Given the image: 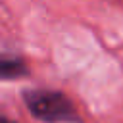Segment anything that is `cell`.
I'll use <instances>...</instances> for the list:
<instances>
[{
  "label": "cell",
  "mask_w": 123,
  "mask_h": 123,
  "mask_svg": "<svg viewBox=\"0 0 123 123\" xmlns=\"http://www.w3.org/2000/svg\"><path fill=\"white\" fill-rule=\"evenodd\" d=\"M29 75V67L25 62L17 56H8L4 54L0 60V77L4 81H13V79H23Z\"/></svg>",
  "instance_id": "obj_2"
},
{
  "label": "cell",
  "mask_w": 123,
  "mask_h": 123,
  "mask_svg": "<svg viewBox=\"0 0 123 123\" xmlns=\"http://www.w3.org/2000/svg\"><path fill=\"white\" fill-rule=\"evenodd\" d=\"M0 123H15V121H12V119H8V117H6V115H4V117H2V119H0Z\"/></svg>",
  "instance_id": "obj_3"
},
{
  "label": "cell",
  "mask_w": 123,
  "mask_h": 123,
  "mask_svg": "<svg viewBox=\"0 0 123 123\" xmlns=\"http://www.w3.org/2000/svg\"><path fill=\"white\" fill-rule=\"evenodd\" d=\"M23 102L29 113L44 123H79L73 102L60 90H23Z\"/></svg>",
  "instance_id": "obj_1"
}]
</instances>
